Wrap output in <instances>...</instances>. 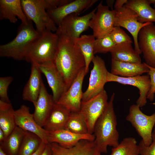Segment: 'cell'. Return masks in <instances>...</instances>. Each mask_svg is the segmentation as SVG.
Instances as JSON below:
<instances>
[{"instance_id":"1","label":"cell","mask_w":155,"mask_h":155,"mask_svg":"<svg viewBox=\"0 0 155 155\" xmlns=\"http://www.w3.org/2000/svg\"><path fill=\"white\" fill-rule=\"evenodd\" d=\"M57 34L59 43L53 62L63 77L67 90L80 71L85 68V61L74 39Z\"/></svg>"},{"instance_id":"30","label":"cell","mask_w":155,"mask_h":155,"mask_svg":"<svg viewBox=\"0 0 155 155\" xmlns=\"http://www.w3.org/2000/svg\"><path fill=\"white\" fill-rule=\"evenodd\" d=\"M65 129L76 134H90L85 118L80 111L71 112Z\"/></svg>"},{"instance_id":"22","label":"cell","mask_w":155,"mask_h":155,"mask_svg":"<svg viewBox=\"0 0 155 155\" xmlns=\"http://www.w3.org/2000/svg\"><path fill=\"white\" fill-rule=\"evenodd\" d=\"M20 19L23 23H28V20L22 8L20 0H0V20H7L15 24Z\"/></svg>"},{"instance_id":"46","label":"cell","mask_w":155,"mask_h":155,"mask_svg":"<svg viewBox=\"0 0 155 155\" xmlns=\"http://www.w3.org/2000/svg\"><path fill=\"white\" fill-rule=\"evenodd\" d=\"M153 132H155V125L154 126V129H153Z\"/></svg>"},{"instance_id":"32","label":"cell","mask_w":155,"mask_h":155,"mask_svg":"<svg viewBox=\"0 0 155 155\" xmlns=\"http://www.w3.org/2000/svg\"><path fill=\"white\" fill-rule=\"evenodd\" d=\"M42 142L35 134L26 131L18 155H31L37 150Z\"/></svg>"},{"instance_id":"25","label":"cell","mask_w":155,"mask_h":155,"mask_svg":"<svg viewBox=\"0 0 155 155\" xmlns=\"http://www.w3.org/2000/svg\"><path fill=\"white\" fill-rule=\"evenodd\" d=\"M125 5L136 13L140 22H155V10L147 0H129Z\"/></svg>"},{"instance_id":"20","label":"cell","mask_w":155,"mask_h":155,"mask_svg":"<svg viewBox=\"0 0 155 155\" xmlns=\"http://www.w3.org/2000/svg\"><path fill=\"white\" fill-rule=\"evenodd\" d=\"M55 103L53 95L48 93L43 82L32 114L36 122L41 127H43Z\"/></svg>"},{"instance_id":"18","label":"cell","mask_w":155,"mask_h":155,"mask_svg":"<svg viewBox=\"0 0 155 155\" xmlns=\"http://www.w3.org/2000/svg\"><path fill=\"white\" fill-rule=\"evenodd\" d=\"M53 155H101L94 140H82L75 146L65 148L55 143H50Z\"/></svg>"},{"instance_id":"16","label":"cell","mask_w":155,"mask_h":155,"mask_svg":"<svg viewBox=\"0 0 155 155\" xmlns=\"http://www.w3.org/2000/svg\"><path fill=\"white\" fill-rule=\"evenodd\" d=\"M38 65L41 72L45 77L53 93V99L57 102L67 89L65 81L53 61Z\"/></svg>"},{"instance_id":"33","label":"cell","mask_w":155,"mask_h":155,"mask_svg":"<svg viewBox=\"0 0 155 155\" xmlns=\"http://www.w3.org/2000/svg\"><path fill=\"white\" fill-rule=\"evenodd\" d=\"M115 44L109 34L95 39L94 43V54L111 52Z\"/></svg>"},{"instance_id":"17","label":"cell","mask_w":155,"mask_h":155,"mask_svg":"<svg viewBox=\"0 0 155 155\" xmlns=\"http://www.w3.org/2000/svg\"><path fill=\"white\" fill-rule=\"evenodd\" d=\"M97 0H75L54 9L47 11L49 16L55 24L59 26L63 20L70 14L78 15L87 10Z\"/></svg>"},{"instance_id":"23","label":"cell","mask_w":155,"mask_h":155,"mask_svg":"<svg viewBox=\"0 0 155 155\" xmlns=\"http://www.w3.org/2000/svg\"><path fill=\"white\" fill-rule=\"evenodd\" d=\"M149 71L145 63H134L111 59L110 73L115 75L125 78L132 77L148 73Z\"/></svg>"},{"instance_id":"35","label":"cell","mask_w":155,"mask_h":155,"mask_svg":"<svg viewBox=\"0 0 155 155\" xmlns=\"http://www.w3.org/2000/svg\"><path fill=\"white\" fill-rule=\"evenodd\" d=\"M13 80L11 76L0 77V100L10 103L8 94V88Z\"/></svg>"},{"instance_id":"39","label":"cell","mask_w":155,"mask_h":155,"mask_svg":"<svg viewBox=\"0 0 155 155\" xmlns=\"http://www.w3.org/2000/svg\"><path fill=\"white\" fill-rule=\"evenodd\" d=\"M128 0H117L114 5L115 10H117L123 7L126 4Z\"/></svg>"},{"instance_id":"40","label":"cell","mask_w":155,"mask_h":155,"mask_svg":"<svg viewBox=\"0 0 155 155\" xmlns=\"http://www.w3.org/2000/svg\"><path fill=\"white\" fill-rule=\"evenodd\" d=\"M46 144L42 142L37 150L31 155H41Z\"/></svg>"},{"instance_id":"3","label":"cell","mask_w":155,"mask_h":155,"mask_svg":"<svg viewBox=\"0 0 155 155\" xmlns=\"http://www.w3.org/2000/svg\"><path fill=\"white\" fill-rule=\"evenodd\" d=\"M40 34L34 28L31 21L26 24L22 23L16 37L10 42L0 45V57L24 60L28 48Z\"/></svg>"},{"instance_id":"4","label":"cell","mask_w":155,"mask_h":155,"mask_svg":"<svg viewBox=\"0 0 155 155\" xmlns=\"http://www.w3.org/2000/svg\"><path fill=\"white\" fill-rule=\"evenodd\" d=\"M59 36L47 30L40 34L32 43L26 53L24 60L38 65L53 61L59 43Z\"/></svg>"},{"instance_id":"26","label":"cell","mask_w":155,"mask_h":155,"mask_svg":"<svg viewBox=\"0 0 155 155\" xmlns=\"http://www.w3.org/2000/svg\"><path fill=\"white\" fill-rule=\"evenodd\" d=\"M110 53L112 59L123 62L141 63L140 55L133 48L131 43L116 45Z\"/></svg>"},{"instance_id":"6","label":"cell","mask_w":155,"mask_h":155,"mask_svg":"<svg viewBox=\"0 0 155 155\" xmlns=\"http://www.w3.org/2000/svg\"><path fill=\"white\" fill-rule=\"evenodd\" d=\"M140 108L136 104L131 105L126 119L135 128L145 145L148 146L152 141V133L155 125V113L148 115L143 113Z\"/></svg>"},{"instance_id":"8","label":"cell","mask_w":155,"mask_h":155,"mask_svg":"<svg viewBox=\"0 0 155 155\" xmlns=\"http://www.w3.org/2000/svg\"><path fill=\"white\" fill-rule=\"evenodd\" d=\"M92 62L93 66L91 70L88 87L83 92L82 101H87L104 90L107 82V71L104 60L100 56H94Z\"/></svg>"},{"instance_id":"45","label":"cell","mask_w":155,"mask_h":155,"mask_svg":"<svg viewBox=\"0 0 155 155\" xmlns=\"http://www.w3.org/2000/svg\"><path fill=\"white\" fill-rule=\"evenodd\" d=\"M147 1L150 5L152 4H154L155 3V0H147Z\"/></svg>"},{"instance_id":"37","label":"cell","mask_w":155,"mask_h":155,"mask_svg":"<svg viewBox=\"0 0 155 155\" xmlns=\"http://www.w3.org/2000/svg\"><path fill=\"white\" fill-rule=\"evenodd\" d=\"M147 65L149 69L148 73L150 77L151 83V87L147 95V99L150 101H152L154 99L155 94V68Z\"/></svg>"},{"instance_id":"42","label":"cell","mask_w":155,"mask_h":155,"mask_svg":"<svg viewBox=\"0 0 155 155\" xmlns=\"http://www.w3.org/2000/svg\"><path fill=\"white\" fill-rule=\"evenodd\" d=\"M6 137L3 131L0 128V144H1L4 141Z\"/></svg>"},{"instance_id":"47","label":"cell","mask_w":155,"mask_h":155,"mask_svg":"<svg viewBox=\"0 0 155 155\" xmlns=\"http://www.w3.org/2000/svg\"><path fill=\"white\" fill-rule=\"evenodd\" d=\"M154 10H155V3L154 4Z\"/></svg>"},{"instance_id":"29","label":"cell","mask_w":155,"mask_h":155,"mask_svg":"<svg viewBox=\"0 0 155 155\" xmlns=\"http://www.w3.org/2000/svg\"><path fill=\"white\" fill-rule=\"evenodd\" d=\"M26 131L16 126L0 145L3 150L9 155H18Z\"/></svg>"},{"instance_id":"41","label":"cell","mask_w":155,"mask_h":155,"mask_svg":"<svg viewBox=\"0 0 155 155\" xmlns=\"http://www.w3.org/2000/svg\"><path fill=\"white\" fill-rule=\"evenodd\" d=\"M41 155H53L50 143L46 144Z\"/></svg>"},{"instance_id":"27","label":"cell","mask_w":155,"mask_h":155,"mask_svg":"<svg viewBox=\"0 0 155 155\" xmlns=\"http://www.w3.org/2000/svg\"><path fill=\"white\" fill-rule=\"evenodd\" d=\"M14 111L11 103L0 100V128L4 132L6 138L16 127Z\"/></svg>"},{"instance_id":"12","label":"cell","mask_w":155,"mask_h":155,"mask_svg":"<svg viewBox=\"0 0 155 155\" xmlns=\"http://www.w3.org/2000/svg\"><path fill=\"white\" fill-rule=\"evenodd\" d=\"M86 75L84 68L80 71L68 90L56 103L63 106L71 112L80 111L83 94L82 85Z\"/></svg>"},{"instance_id":"38","label":"cell","mask_w":155,"mask_h":155,"mask_svg":"<svg viewBox=\"0 0 155 155\" xmlns=\"http://www.w3.org/2000/svg\"><path fill=\"white\" fill-rule=\"evenodd\" d=\"M72 1V0H44V2L47 11L65 5Z\"/></svg>"},{"instance_id":"14","label":"cell","mask_w":155,"mask_h":155,"mask_svg":"<svg viewBox=\"0 0 155 155\" xmlns=\"http://www.w3.org/2000/svg\"><path fill=\"white\" fill-rule=\"evenodd\" d=\"M14 116L16 126L23 130L33 133L38 136L42 142L48 144V132L39 126L30 113L29 107L24 104L14 111Z\"/></svg>"},{"instance_id":"11","label":"cell","mask_w":155,"mask_h":155,"mask_svg":"<svg viewBox=\"0 0 155 155\" xmlns=\"http://www.w3.org/2000/svg\"><path fill=\"white\" fill-rule=\"evenodd\" d=\"M108 100L107 93L104 89L88 100L82 101L80 111L85 118L90 134H93L95 123L106 109Z\"/></svg>"},{"instance_id":"10","label":"cell","mask_w":155,"mask_h":155,"mask_svg":"<svg viewBox=\"0 0 155 155\" xmlns=\"http://www.w3.org/2000/svg\"><path fill=\"white\" fill-rule=\"evenodd\" d=\"M97 7L90 13L82 16L73 13L68 15L57 27L56 33L62 34L75 39L78 38L88 27L89 22L96 11Z\"/></svg>"},{"instance_id":"13","label":"cell","mask_w":155,"mask_h":155,"mask_svg":"<svg viewBox=\"0 0 155 155\" xmlns=\"http://www.w3.org/2000/svg\"><path fill=\"white\" fill-rule=\"evenodd\" d=\"M106 81L115 82L136 87L138 89L140 93L136 104L142 108L146 103L147 95L151 87L150 79L148 74L125 78L115 75L108 71Z\"/></svg>"},{"instance_id":"31","label":"cell","mask_w":155,"mask_h":155,"mask_svg":"<svg viewBox=\"0 0 155 155\" xmlns=\"http://www.w3.org/2000/svg\"><path fill=\"white\" fill-rule=\"evenodd\" d=\"M110 155H140L136 139L131 137L124 138L117 146L112 148Z\"/></svg>"},{"instance_id":"2","label":"cell","mask_w":155,"mask_h":155,"mask_svg":"<svg viewBox=\"0 0 155 155\" xmlns=\"http://www.w3.org/2000/svg\"><path fill=\"white\" fill-rule=\"evenodd\" d=\"M115 97V94L113 93L106 109L94 126V142L101 153L107 152L108 146L115 148L119 144V134L117 129V118L113 106Z\"/></svg>"},{"instance_id":"48","label":"cell","mask_w":155,"mask_h":155,"mask_svg":"<svg viewBox=\"0 0 155 155\" xmlns=\"http://www.w3.org/2000/svg\"></svg>"},{"instance_id":"34","label":"cell","mask_w":155,"mask_h":155,"mask_svg":"<svg viewBox=\"0 0 155 155\" xmlns=\"http://www.w3.org/2000/svg\"><path fill=\"white\" fill-rule=\"evenodd\" d=\"M109 35L115 45L131 43V38L120 27L114 26Z\"/></svg>"},{"instance_id":"15","label":"cell","mask_w":155,"mask_h":155,"mask_svg":"<svg viewBox=\"0 0 155 155\" xmlns=\"http://www.w3.org/2000/svg\"><path fill=\"white\" fill-rule=\"evenodd\" d=\"M138 41L145 63L155 68V26L153 23L141 29L138 35Z\"/></svg>"},{"instance_id":"19","label":"cell","mask_w":155,"mask_h":155,"mask_svg":"<svg viewBox=\"0 0 155 155\" xmlns=\"http://www.w3.org/2000/svg\"><path fill=\"white\" fill-rule=\"evenodd\" d=\"M94 139L93 134H76L65 129L48 132L47 136L48 143H56L65 148L71 147L82 140H94Z\"/></svg>"},{"instance_id":"24","label":"cell","mask_w":155,"mask_h":155,"mask_svg":"<svg viewBox=\"0 0 155 155\" xmlns=\"http://www.w3.org/2000/svg\"><path fill=\"white\" fill-rule=\"evenodd\" d=\"M71 114L64 106L55 103L43 128L48 132L65 129Z\"/></svg>"},{"instance_id":"7","label":"cell","mask_w":155,"mask_h":155,"mask_svg":"<svg viewBox=\"0 0 155 155\" xmlns=\"http://www.w3.org/2000/svg\"><path fill=\"white\" fill-rule=\"evenodd\" d=\"M96 11L90 20L89 26L92 30L96 38L104 37L109 34L114 27L115 10H110L101 1L97 7Z\"/></svg>"},{"instance_id":"43","label":"cell","mask_w":155,"mask_h":155,"mask_svg":"<svg viewBox=\"0 0 155 155\" xmlns=\"http://www.w3.org/2000/svg\"><path fill=\"white\" fill-rule=\"evenodd\" d=\"M115 1L114 0H107L106 2L107 4V6L109 8L110 7L111 9V10H113V7L114 3H115Z\"/></svg>"},{"instance_id":"9","label":"cell","mask_w":155,"mask_h":155,"mask_svg":"<svg viewBox=\"0 0 155 155\" xmlns=\"http://www.w3.org/2000/svg\"><path fill=\"white\" fill-rule=\"evenodd\" d=\"M115 11L114 26L123 27L129 32L133 38L134 49L140 54L142 53L139 47L138 41L139 33L143 28L153 22H140L136 13L125 5Z\"/></svg>"},{"instance_id":"21","label":"cell","mask_w":155,"mask_h":155,"mask_svg":"<svg viewBox=\"0 0 155 155\" xmlns=\"http://www.w3.org/2000/svg\"><path fill=\"white\" fill-rule=\"evenodd\" d=\"M41 73L38 64L31 63L30 76L24 88L22 98L24 100L32 102L34 105L36 102L43 82Z\"/></svg>"},{"instance_id":"44","label":"cell","mask_w":155,"mask_h":155,"mask_svg":"<svg viewBox=\"0 0 155 155\" xmlns=\"http://www.w3.org/2000/svg\"><path fill=\"white\" fill-rule=\"evenodd\" d=\"M0 155H7L1 147H0Z\"/></svg>"},{"instance_id":"36","label":"cell","mask_w":155,"mask_h":155,"mask_svg":"<svg viewBox=\"0 0 155 155\" xmlns=\"http://www.w3.org/2000/svg\"><path fill=\"white\" fill-rule=\"evenodd\" d=\"M152 141L149 146L145 145L141 140L138 145L140 155H155V132L152 133Z\"/></svg>"},{"instance_id":"5","label":"cell","mask_w":155,"mask_h":155,"mask_svg":"<svg viewBox=\"0 0 155 155\" xmlns=\"http://www.w3.org/2000/svg\"><path fill=\"white\" fill-rule=\"evenodd\" d=\"M23 11L28 20L34 23L40 34L46 30L56 32L57 27L48 15L44 0H21Z\"/></svg>"},{"instance_id":"28","label":"cell","mask_w":155,"mask_h":155,"mask_svg":"<svg viewBox=\"0 0 155 155\" xmlns=\"http://www.w3.org/2000/svg\"><path fill=\"white\" fill-rule=\"evenodd\" d=\"M95 37L93 35H83L74 39L84 57L86 75L88 73L90 64L94 57V43Z\"/></svg>"}]
</instances>
